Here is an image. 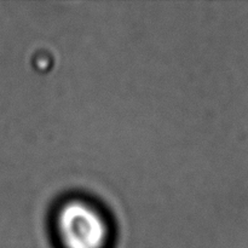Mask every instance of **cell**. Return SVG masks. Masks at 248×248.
Returning a JSON list of instances; mask_svg holds the SVG:
<instances>
[{
	"mask_svg": "<svg viewBox=\"0 0 248 248\" xmlns=\"http://www.w3.org/2000/svg\"><path fill=\"white\" fill-rule=\"evenodd\" d=\"M57 232L65 248H103L108 239L106 218L91 203L65 202L57 213Z\"/></svg>",
	"mask_w": 248,
	"mask_h": 248,
	"instance_id": "cell-1",
	"label": "cell"
}]
</instances>
